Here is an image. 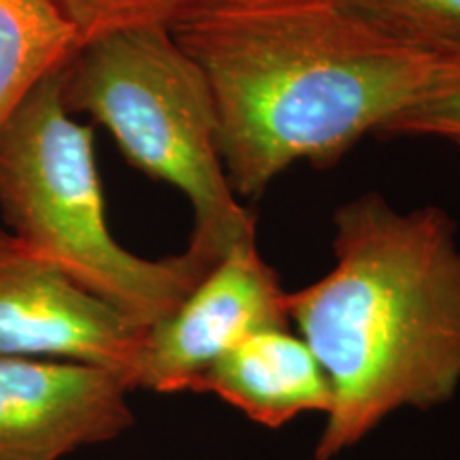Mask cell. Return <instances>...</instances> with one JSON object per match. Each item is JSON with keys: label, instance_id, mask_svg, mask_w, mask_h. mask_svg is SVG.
Listing matches in <instances>:
<instances>
[{"label": "cell", "instance_id": "obj_1", "mask_svg": "<svg viewBox=\"0 0 460 460\" xmlns=\"http://www.w3.org/2000/svg\"><path fill=\"white\" fill-rule=\"evenodd\" d=\"M209 84L228 183L254 199L296 163L332 166L460 71L339 0H224L171 28Z\"/></svg>", "mask_w": 460, "mask_h": 460}, {"label": "cell", "instance_id": "obj_2", "mask_svg": "<svg viewBox=\"0 0 460 460\" xmlns=\"http://www.w3.org/2000/svg\"><path fill=\"white\" fill-rule=\"evenodd\" d=\"M335 267L288 295V314L329 377L315 460H332L402 407L460 386V245L437 207L399 211L365 194L335 214Z\"/></svg>", "mask_w": 460, "mask_h": 460}, {"label": "cell", "instance_id": "obj_3", "mask_svg": "<svg viewBox=\"0 0 460 460\" xmlns=\"http://www.w3.org/2000/svg\"><path fill=\"white\" fill-rule=\"evenodd\" d=\"M62 71L43 79L0 128V214L31 250L147 331L214 264L190 250L149 261L113 237L94 135L62 101Z\"/></svg>", "mask_w": 460, "mask_h": 460}, {"label": "cell", "instance_id": "obj_4", "mask_svg": "<svg viewBox=\"0 0 460 460\" xmlns=\"http://www.w3.org/2000/svg\"><path fill=\"white\" fill-rule=\"evenodd\" d=\"M62 101L105 126L135 169L186 197L192 254L216 264L256 237L224 171L209 84L169 28H128L79 45L62 71Z\"/></svg>", "mask_w": 460, "mask_h": 460}, {"label": "cell", "instance_id": "obj_5", "mask_svg": "<svg viewBox=\"0 0 460 460\" xmlns=\"http://www.w3.org/2000/svg\"><path fill=\"white\" fill-rule=\"evenodd\" d=\"M288 295L256 237L233 245L172 312L146 331L135 390L194 393L224 354L269 329H288Z\"/></svg>", "mask_w": 460, "mask_h": 460}, {"label": "cell", "instance_id": "obj_6", "mask_svg": "<svg viewBox=\"0 0 460 460\" xmlns=\"http://www.w3.org/2000/svg\"><path fill=\"white\" fill-rule=\"evenodd\" d=\"M146 331L0 228V358L66 360L122 373L135 390Z\"/></svg>", "mask_w": 460, "mask_h": 460}, {"label": "cell", "instance_id": "obj_7", "mask_svg": "<svg viewBox=\"0 0 460 460\" xmlns=\"http://www.w3.org/2000/svg\"><path fill=\"white\" fill-rule=\"evenodd\" d=\"M130 393L102 367L0 358V460H65L118 439L135 424Z\"/></svg>", "mask_w": 460, "mask_h": 460}, {"label": "cell", "instance_id": "obj_8", "mask_svg": "<svg viewBox=\"0 0 460 460\" xmlns=\"http://www.w3.org/2000/svg\"><path fill=\"white\" fill-rule=\"evenodd\" d=\"M194 393H211L252 422L281 429L303 413H329V377L309 345L288 329L247 337L216 360Z\"/></svg>", "mask_w": 460, "mask_h": 460}, {"label": "cell", "instance_id": "obj_9", "mask_svg": "<svg viewBox=\"0 0 460 460\" xmlns=\"http://www.w3.org/2000/svg\"><path fill=\"white\" fill-rule=\"evenodd\" d=\"M79 45L56 0H0V128L43 79L68 65Z\"/></svg>", "mask_w": 460, "mask_h": 460}, {"label": "cell", "instance_id": "obj_10", "mask_svg": "<svg viewBox=\"0 0 460 460\" xmlns=\"http://www.w3.org/2000/svg\"><path fill=\"white\" fill-rule=\"evenodd\" d=\"M396 41L439 56H460V0H339Z\"/></svg>", "mask_w": 460, "mask_h": 460}, {"label": "cell", "instance_id": "obj_11", "mask_svg": "<svg viewBox=\"0 0 460 460\" xmlns=\"http://www.w3.org/2000/svg\"><path fill=\"white\" fill-rule=\"evenodd\" d=\"M224 0H56L79 43L128 28H171Z\"/></svg>", "mask_w": 460, "mask_h": 460}, {"label": "cell", "instance_id": "obj_12", "mask_svg": "<svg viewBox=\"0 0 460 460\" xmlns=\"http://www.w3.org/2000/svg\"><path fill=\"white\" fill-rule=\"evenodd\" d=\"M384 137H435L460 147V73L420 105L399 115Z\"/></svg>", "mask_w": 460, "mask_h": 460}]
</instances>
